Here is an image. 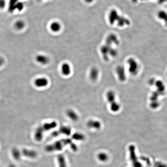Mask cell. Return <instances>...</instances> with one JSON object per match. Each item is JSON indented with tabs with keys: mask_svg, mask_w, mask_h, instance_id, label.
I'll list each match as a JSON object with an SVG mask.
<instances>
[{
	"mask_svg": "<svg viewBox=\"0 0 167 167\" xmlns=\"http://www.w3.org/2000/svg\"><path fill=\"white\" fill-rule=\"evenodd\" d=\"M72 140L69 139H64L58 140L52 144L46 146L45 148V150L47 152H54L55 151H60L62 150L64 147L70 145L72 143Z\"/></svg>",
	"mask_w": 167,
	"mask_h": 167,
	"instance_id": "1",
	"label": "cell"
},
{
	"mask_svg": "<svg viewBox=\"0 0 167 167\" xmlns=\"http://www.w3.org/2000/svg\"><path fill=\"white\" fill-rule=\"evenodd\" d=\"M130 159L132 163L133 167H142V164L138 160L135 152V148L133 145H131L129 146Z\"/></svg>",
	"mask_w": 167,
	"mask_h": 167,
	"instance_id": "2",
	"label": "cell"
},
{
	"mask_svg": "<svg viewBox=\"0 0 167 167\" xmlns=\"http://www.w3.org/2000/svg\"><path fill=\"white\" fill-rule=\"evenodd\" d=\"M128 65V71L130 74L132 75H135L139 71V67L137 61L133 58H130L127 60Z\"/></svg>",
	"mask_w": 167,
	"mask_h": 167,
	"instance_id": "3",
	"label": "cell"
},
{
	"mask_svg": "<svg viewBox=\"0 0 167 167\" xmlns=\"http://www.w3.org/2000/svg\"><path fill=\"white\" fill-rule=\"evenodd\" d=\"M50 81L48 78L45 77H39L35 78L33 84L35 87L38 89L45 88L49 85Z\"/></svg>",
	"mask_w": 167,
	"mask_h": 167,
	"instance_id": "4",
	"label": "cell"
},
{
	"mask_svg": "<svg viewBox=\"0 0 167 167\" xmlns=\"http://www.w3.org/2000/svg\"><path fill=\"white\" fill-rule=\"evenodd\" d=\"M116 73L118 80L120 82H124L127 80V71L123 66H118L116 69Z\"/></svg>",
	"mask_w": 167,
	"mask_h": 167,
	"instance_id": "5",
	"label": "cell"
},
{
	"mask_svg": "<svg viewBox=\"0 0 167 167\" xmlns=\"http://www.w3.org/2000/svg\"><path fill=\"white\" fill-rule=\"evenodd\" d=\"M35 60L38 64L41 65H47L50 62V57L44 54H39L37 55L35 57Z\"/></svg>",
	"mask_w": 167,
	"mask_h": 167,
	"instance_id": "6",
	"label": "cell"
},
{
	"mask_svg": "<svg viewBox=\"0 0 167 167\" xmlns=\"http://www.w3.org/2000/svg\"><path fill=\"white\" fill-rule=\"evenodd\" d=\"M60 71L63 76L66 77H69L71 75L72 72L71 65L68 62H64L60 66Z\"/></svg>",
	"mask_w": 167,
	"mask_h": 167,
	"instance_id": "7",
	"label": "cell"
},
{
	"mask_svg": "<svg viewBox=\"0 0 167 167\" xmlns=\"http://www.w3.org/2000/svg\"><path fill=\"white\" fill-rule=\"evenodd\" d=\"M121 15H120L118 12L115 9H112L109 12L108 15V21L111 25H113L116 21H118Z\"/></svg>",
	"mask_w": 167,
	"mask_h": 167,
	"instance_id": "8",
	"label": "cell"
},
{
	"mask_svg": "<svg viewBox=\"0 0 167 167\" xmlns=\"http://www.w3.org/2000/svg\"><path fill=\"white\" fill-rule=\"evenodd\" d=\"M62 25L60 22L58 21L51 22L49 25L50 31L54 33H58L62 29Z\"/></svg>",
	"mask_w": 167,
	"mask_h": 167,
	"instance_id": "9",
	"label": "cell"
},
{
	"mask_svg": "<svg viewBox=\"0 0 167 167\" xmlns=\"http://www.w3.org/2000/svg\"><path fill=\"white\" fill-rule=\"evenodd\" d=\"M87 127L91 129L99 130L102 128V123L99 120L95 119H90L87 122Z\"/></svg>",
	"mask_w": 167,
	"mask_h": 167,
	"instance_id": "10",
	"label": "cell"
},
{
	"mask_svg": "<svg viewBox=\"0 0 167 167\" xmlns=\"http://www.w3.org/2000/svg\"><path fill=\"white\" fill-rule=\"evenodd\" d=\"M100 71L98 68L93 67L90 69L89 76L91 81L95 82L97 81L99 77Z\"/></svg>",
	"mask_w": 167,
	"mask_h": 167,
	"instance_id": "11",
	"label": "cell"
},
{
	"mask_svg": "<svg viewBox=\"0 0 167 167\" xmlns=\"http://www.w3.org/2000/svg\"><path fill=\"white\" fill-rule=\"evenodd\" d=\"M66 115L72 121H77L79 119V115L77 112L73 109H69L66 112Z\"/></svg>",
	"mask_w": 167,
	"mask_h": 167,
	"instance_id": "12",
	"label": "cell"
},
{
	"mask_svg": "<svg viewBox=\"0 0 167 167\" xmlns=\"http://www.w3.org/2000/svg\"><path fill=\"white\" fill-rule=\"evenodd\" d=\"M106 98L108 102L110 104L116 101V93L113 90H109L106 92Z\"/></svg>",
	"mask_w": 167,
	"mask_h": 167,
	"instance_id": "13",
	"label": "cell"
},
{
	"mask_svg": "<svg viewBox=\"0 0 167 167\" xmlns=\"http://www.w3.org/2000/svg\"><path fill=\"white\" fill-rule=\"evenodd\" d=\"M72 130L70 127L68 126H63L61 127L59 131H56V133H54V136H57L60 134H64L67 136H69L71 134Z\"/></svg>",
	"mask_w": 167,
	"mask_h": 167,
	"instance_id": "14",
	"label": "cell"
},
{
	"mask_svg": "<svg viewBox=\"0 0 167 167\" xmlns=\"http://www.w3.org/2000/svg\"><path fill=\"white\" fill-rule=\"evenodd\" d=\"M26 26L25 22L22 19H18L15 21L13 26L16 30L21 31L25 29Z\"/></svg>",
	"mask_w": 167,
	"mask_h": 167,
	"instance_id": "15",
	"label": "cell"
},
{
	"mask_svg": "<svg viewBox=\"0 0 167 167\" xmlns=\"http://www.w3.org/2000/svg\"><path fill=\"white\" fill-rule=\"evenodd\" d=\"M22 153L26 157L31 159H34L37 156V153L36 151L31 149L24 148L22 150Z\"/></svg>",
	"mask_w": 167,
	"mask_h": 167,
	"instance_id": "16",
	"label": "cell"
},
{
	"mask_svg": "<svg viewBox=\"0 0 167 167\" xmlns=\"http://www.w3.org/2000/svg\"><path fill=\"white\" fill-rule=\"evenodd\" d=\"M57 126V123L56 121H53L49 123H46L40 127L43 132L44 131H49L50 130L54 129Z\"/></svg>",
	"mask_w": 167,
	"mask_h": 167,
	"instance_id": "17",
	"label": "cell"
},
{
	"mask_svg": "<svg viewBox=\"0 0 167 167\" xmlns=\"http://www.w3.org/2000/svg\"><path fill=\"white\" fill-rule=\"evenodd\" d=\"M109 105L110 110L113 113H117L121 109V105L117 101Z\"/></svg>",
	"mask_w": 167,
	"mask_h": 167,
	"instance_id": "18",
	"label": "cell"
},
{
	"mask_svg": "<svg viewBox=\"0 0 167 167\" xmlns=\"http://www.w3.org/2000/svg\"><path fill=\"white\" fill-rule=\"evenodd\" d=\"M57 161L58 167H67V162L63 154H59L57 156Z\"/></svg>",
	"mask_w": 167,
	"mask_h": 167,
	"instance_id": "19",
	"label": "cell"
},
{
	"mask_svg": "<svg viewBox=\"0 0 167 167\" xmlns=\"http://www.w3.org/2000/svg\"><path fill=\"white\" fill-rule=\"evenodd\" d=\"M157 16L159 19L164 21L165 24L167 27V12L165 10H159L158 12Z\"/></svg>",
	"mask_w": 167,
	"mask_h": 167,
	"instance_id": "20",
	"label": "cell"
},
{
	"mask_svg": "<svg viewBox=\"0 0 167 167\" xmlns=\"http://www.w3.org/2000/svg\"><path fill=\"white\" fill-rule=\"evenodd\" d=\"M72 139L76 141H83L85 139V136L83 133L79 132H76L74 133L72 135Z\"/></svg>",
	"mask_w": 167,
	"mask_h": 167,
	"instance_id": "21",
	"label": "cell"
},
{
	"mask_svg": "<svg viewBox=\"0 0 167 167\" xmlns=\"http://www.w3.org/2000/svg\"><path fill=\"white\" fill-rule=\"evenodd\" d=\"M12 155L13 158L16 160H19L21 158V153L18 148H14L12 150Z\"/></svg>",
	"mask_w": 167,
	"mask_h": 167,
	"instance_id": "22",
	"label": "cell"
},
{
	"mask_svg": "<svg viewBox=\"0 0 167 167\" xmlns=\"http://www.w3.org/2000/svg\"><path fill=\"white\" fill-rule=\"evenodd\" d=\"M97 158L99 161L102 162L107 161L109 159L108 154L104 152H100L99 153L97 156Z\"/></svg>",
	"mask_w": 167,
	"mask_h": 167,
	"instance_id": "23",
	"label": "cell"
},
{
	"mask_svg": "<svg viewBox=\"0 0 167 167\" xmlns=\"http://www.w3.org/2000/svg\"><path fill=\"white\" fill-rule=\"evenodd\" d=\"M6 0H0V9H4L6 8Z\"/></svg>",
	"mask_w": 167,
	"mask_h": 167,
	"instance_id": "24",
	"label": "cell"
},
{
	"mask_svg": "<svg viewBox=\"0 0 167 167\" xmlns=\"http://www.w3.org/2000/svg\"><path fill=\"white\" fill-rule=\"evenodd\" d=\"M70 147H71V149L72 150L74 151H77L78 150V148L75 144H74L72 142L71 144L70 145Z\"/></svg>",
	"mask_w": 167,
	"mask_h": 167,
	"instance_id": "25",
	"label": "cell"
},
{
	"mask_svg": "<svg viewBox=\"0 0 167 167\" xmlns=\"http://www.w3.org/2000/svg\"><path fill=\"white\" fill-rule=\"evenodd\" d=\"M5 63V59L2 56H0V68L3 66Z\"/></svg>",
	"mask_w": 167,
	"mask_h": 167,
	"instance_id": "26",
	"label": "cell"
},
{
	"mask_svg": "<svg viewBox=\"0 0 167 167\" xmlns=\"http://www.w3.org/2000/svg\"><path fill=\"white\" fill-rule=\"evenodd\" d=\"M94 0H84V1L87 4H91L93 2Z\"/></svg>",
	"mask_w": 167,
	"mask_h": 167,
	"instance_id": "27",
	"label": "cell"
},
{
	"mask_svg": "<svg viewBox=\"0 0 167 167\" xmlns=\"http://www.w3.org/2000/svg\"><path fill=\"white\" fill-rule=\"evenodd\" d=\"M8 167H16V166H15V165H14V164H10V165L8 166Z\"/></svg>",
	"mask_w": 167,
	"mask_h": 167,
	"instance_id": "28",
	"label": "cell"
},
{
	"mask_svg": "<svg viewBox=\"0 0 167 167\" xmlns=\"http://www.w3.org/2000/svg\"><path fill=\"white\" fill-rule=\"evenodd\" d=\"M38 0V1H42V0Z\"/></svg>",
	"mask_w": 167,
	"mask_h": 167,
	"instance_id": "29",
	"label": "cell"
}]
</instances>
